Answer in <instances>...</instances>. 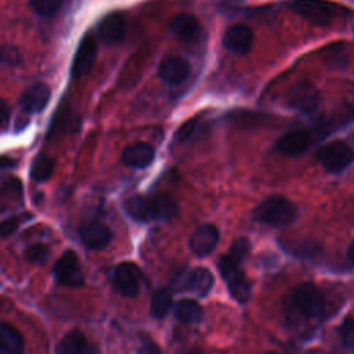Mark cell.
Returning <instances> with one entry per match:
<instances>
[{"mask_svg":"<svg viewBox=\"0 0 354 354\" xmlns=\"http://www.w3.org/2000/svg\"><path fill=\"white\" fill-rule=\"evenodd\" d=\"M218 242V230L213 224H203L198 227L189 238V249L194 254L207 256Z\"/></svg>","mask_w":354,"mask_h":354,"instance_id":"obj_14","label":"cell"},{"mask_svg":"<svg viewBox=\"0 0 354 354\" xmlns=\"http://www.w3.org/2000/svg\"><path fill=\"white\" fill-rule=\"evenodd\" d=\"M347 257H348V260L354 264V241L350 243V246H348V249H347Z\"/></svg>","mask_w":354,"mask_h":354,"instance_id":"obj_35","label":"cell"},{"mask_svg":"<svg viewBox=\"0 0 354 354\" xmlns=\"http://www.w3.org/2000/svg\"><path fill=\"white\" fill-rule=\"evenodd\" d=\"M317 159L326 171L340 173L353 163L354 149L343 141H332L318 149Z\"/></svg>","mask_w":354,"mask_h":354,"instance_id":"obj_4","label":"cell"},{"mask_svg":"<svg viewBox=\"0 0 354 354\" xmlns=\"http://www.w3.org/2000/svg\"><path fill=\"white\" fill-rule=\"evenodd\" d=\"M10 119V106L8 104L0 98V124H6Z\"/></svg>","mask_w":354,"mask_h":354,"instance_id":"obj_33","label":"cell"},{"mask_svg":"<svg viewBox=\"0 0 354 354\" xmlns=\"http://www.w3.org/2000/svg\"><path fill=\"white\" fill-rule=\"evenodd\" d=\"M214 283V277L210 270L205 267H195L189 271L183 272L176 279V286L178 290L192 292L198 296H206Z\"/></svg>","mask_w":354,"mask_h":354,"instance_id":"obj_8","label":"cell"},{"mask_svg":"<svg viewBox=\"0 0 354 354\" xmlns=\"http://www.w3.org/2000/svg\"><path fill=\"white\" fill-rule=\"evenodd\" d=\"M286 249L300 257H313L317 252V245L313 242H292Z\"/></svg>","mask_w":354,"mask_h":354,"instance_id":"obj_30","label":"cell"},{"mask_svg":"<svg viewBox=\"0 0 354 354\" xmlns=\"http://www.w3.org/2000/svg\"><path fill=\"white\" fill-rule=\"evenodd\" d=\"M286 306L293 315L313 319L324 314L326 297L315 283L304 282L292 289L286 299Z\"/></svg>","mask_w":354,"mask_h":354,"instance_id":"obj_2","label":"cell"},{"mask_svg":"<svg viewBox=\"0 0 354 354\" xmlns=\"http://www.w3.org/2000/svg\"><path fill=\"white\" fill-rule=\"evenodd\" d=\"M250 242L246 238H239L231 249L218 260V270L224 278L231 296L238 303H246L250 297L252 285L242 270V261L249 253Z\"/></svg>","mask_w":354,"mask_h":354,"instance_id":"obj_1","label":"cell"},{"mask_svg":"<svg viewBox=\"0 0 354 354\" xmlns=\"http://www.w3.org/2000/svg\"><path fill=\"white\" fill-rule=\"evenodd\" d=\"M147 221L152 220H170L178 213V205L166 194H159L151 198H145Z\"/></svg>","mask_w":354,"mask_h":354,"instance_id":"obj_16","label":"cell"},{"mask_svg":"<svg viewBox=\"0 0 354 354\" xmlns=\"http://www.w3.org/2000/svg\"><path fill=\"white\" fill-rule=\"evenodd\" d=\"M170 29L176 37L183 41H195L202 33L198 18L192 14H178L170 22Z\"/></svg>","mask_w":354,"mask_h":354,"instance_id":"obj_18","label":"cell"},{"mask_svg":"<svg viewBox=\"0 0 354 354\" xmlns=\"http://www.w3.org/2000/svg\"><path fill=\"white\" fill-rule=\"evenodd\" d=\"M113 288L124 297H136L140 292L138 270L131 263H120L112 274Z\"/></svg>","mask_w":354,"mask_h":354,"instance_id":"obj_9","label":"cell"},{"mask_svg":"<svg viewBox=\"0 0 354 354\" xmlns=\"http://www.w3.org/2000/svg\"><path fill=\"white\" fill-rule=\"evenodd\" d=\"M290 8L306 21L319 26L329 25L337 14L336 6L325 0H293Z\"/></svg>","mask_w":354,"mask_h":354,"instance_id":"obj_5","label":"cell"},{"mask_svg":"<svg viewBox=\"0 0 354 354\" xmlns=\"http://www.w3.org/2000/svg\"><path fill=\"white\" fill-rule=\"evenodd\" d=\"M97 30L102 41L108 44H116L122 41L126 35L124 17L120 12H111L100 21Z\"/></svg>","mask_w":354,"mask_h":354,"instance_id":"obj_17","label":"cell"},{"mask_svg":"<svg viewBox=\"0 0 354 354\" xmlns=\"http://www.w3.org/2000/svg\"><path fill=\"white\" fill-rule=\"evenodd\" d=\"M22 221H24L22 216H12V217H8V218L0 221V236L6 238V236L12 235L18 230V227L21 225Z\"/></svg>","mask_w":354,"mask_h":354,"instance_id":"obj_32","label":"cell"},{"mask_svg":"<svg viewBox=\"0 0 354 354\" xmlns=\"http://www.w3.org/2000/svg\"><path fill=\"white\" fill-rule=\"evenodd\" d=\"M158 72L163 82L169 84H180L191 75V65L183 57L169 55L160 61Z\"/></svg>","mask_w":354,"mask_h":354,"instance_id":"obj_11","label":"cell"},{"mask_svg":"<svg viewBox=\"0 0 354 354\" xmlns=\"http://www.w3.org/2000/svg\"><path fill=\"white\" fill-rule=\"evenodd\" d=\"M174 317L183 324H198L202 319V307L194 299H183L174 306Z\"/></svg>","mask_w":354,"mask_h":354,"instance_id":"obj_22","label":"cell"},{"mask_svg":"<svg viewBox=\"0 0 354 354\" xmlns=\"http://www.w3.org/2000/svg\"><path fill=\"white\" fill-rule=\"evenodd\" d=\"M173 306V295L169 289H158L151 299V315L156 319L165 318Z\"/></svg>","mask_w":354,"mask_h":354,"instance_id":"obj_24","label":"cell"},{"mask_svg":"<svg viewBox=\"0 0 354 354\" xmlns=\"http://www.w3.org/2000/svg\"><path fill=\"white\" fill-rule=\"evenodd\" d=\"M111 230L101 223H90L80 231V239L86 248L91 250H101L111 242Z\"/></svg>","mask_w":354,"mask_h":354,"instance_id":"obj_20","label":"cell"},{"mask_svg":"<svg viewBox=\"0 0 354 354\" xmlns=\"http://www.w3.org/2000/svg\"><path fill=\"white\" fill-rule=\"evenodd\" d=\"M199 120L198 119H191L188 122H185L184 124H181L177 131H176V140L178 142H184V141H188L191 138H194L198 131H199Z\"/></svg>","mask_w":354,"mask_h":354,"instance_id":"obj_28","label":"cell"},{"mask_svg":"<svg viewBox=\"0 0 354 354\" xmlns=\"http://www.w3.org/2000/svg\"><path fill=\"white\" fill-rule=\"evenodd\" d=\"M337 332L342 344L346 348L354 350V317H346L340 324Z\"/></svg>","mask_w":354,"mask_h":354,"instance_id":"obj_26","label":"cell"},{"mask_svg":"<svg viewBox=\"0 0 354 354\" xmlns=\"http://www.w3.org/2000/svg\"><path fill=\"white\" fill-rule=\"evenodd\" d=\"M51 98V90L44 83H36L26 88L19 100V105L25 113L33 115L41 112Z\"/></svg>","mask_w":354,"mask_h":354,"instance_id":"obj_15","label":"cell"},{"mask_svg":"<svg viewBox=\"0 0 354 354\" xmlns=\"http://www.w3.org/2000/svg\"><path fill=\"white\" fill-rule=\"evenodd\" d=\"M17 165V160L7 155H0V169H11Z\"/></svg>","mask_w":354,"mask_h":354,"instance_id":"obj_34","label":"cell"},{"mask_svg":"<svg viewBox=\"0 0 354 354\" xmlns=\"http://www.w3.org/2000/svg\"><path fill=\"white\" fill-rule=\"evenodd\" d=\"M54 166H55V163H54L53 158H50L48 155H44V153H39L32 163L30 176L35 181H39V183L46 181L53 176Z\"/></svg>","mask_w":354,"mask_h":354,"instance_id":"obj_25","label":"cell"},{"mask_svg":"<svg viewBox=\"0 0 354 354\" xmlns=\"http://www.w3.org/2000/svg\"><path fill=\"white\" fill-rule=\"evenodd\" d=\"M311 133L304 129H297L281 136L275 144L277 149L288 156H299L311 145Z\"/></svg>","mask_w":354,"mask_h":354,"instance_id":"obj_13","label":"cell"},{"mask_svg":"<svg viewBox=\"0 0 354 354\" xmlns=\"http://www.w3.org/2000/svg\"><path fill=\"white\" fill-rule=\"evenodd\" d=\"M297 217V207L293 202L282 195H271L257 205L252 218L270 227H285L292 224Z\"/></svg>","mask_w":354,"mask_h":354,"instance_id":"obj_3","label":"cell"},{"mask_svg":"<svg viewBox=\"0 0 354 354\" xmlns=\"http://www.w3.org/2000/svg\"><path fill=\"white\" fill-rule=\"evenodd\" d=\"M55 351L58 354H82L87 353V343L86 337L80 330H72L71 333L65 335L62 340L58 343Z\"/></svg>","mask_w":354,"mask_h":354,"instance_id":"obj_23","label":"cell"},{"mask_svg":"<svg viewBox=\"0 0 354 354\" xmlns=\"http://www.w3.org/2000/svg\"><path fill=\"white\" fill-rule=\"evenodd\" d=\"M155 151L148 142H134L126 147L122 152V160L124 165L134 169H144L152 163Z\"/></svg>","mask_w":354,"mask_h":354,"instance_id":"obj_19","label":"cell"},{"mask_svg":"<svg viewBox=\"0 0 354 354\" xmlns=\"http://www.w3.org/2000/svg\"><path fill=\"white\" fill-rule=\"evenodd\" d=\"M253 44V32L246 25H232L223 36V46L232 54L243 55L250 51Z\"/></svg>","mask_w":354,"mask_h":354,"instance_id":"obj_12","label":"cell"},{"mask_svg":"<svg viewBox=\"0 0 354 354\" xmlns=\"http://www.w3.org/2000/svg\"><path fill=\"white\" fill-rule=\"evenodd\" d=\"M21 62L19 51L12 46H1L0 47V64L15 66Z\"/></svg>","mask_w":354,"mask_h":354,"instance_id":"obj_31","label":"cell"},{"mask_svg":"<svg viewBox=\"0 0 354 354\" xmlns=\"http://www.w3.org/2000/svg\"><path fill=\"white\" fill-rule=\"evenodd\" d=\"M288 104L303 113H313L321 104V94L313 83L299 82L289 90Z\"/></svg>","mask_w":354,"mask_h":354,"instance_id":"obj_7","label":"cell"},{"mask_svg":"<svg viewBox=\"0 0 354 354\" xmlns=\"http://www.w3.org/2000/svg\"><path fill=\"white\" fill-rule=\"evenodd\" d=\"M29 4L39 15L48 17L61 8L62 0H29Z\"/></svg>","mask_w":354,"mask_h":354,"instance_id":"obj_27","label":"cell"},{"mask_svg":"<svg viewBox=\"0 0 354 354\" xmlns=\"http://www.w3.org/2000/svg\"><path fill=\"white\" fill-rule=\"evenodd\" d=\"M95 57H97V43L91 35H86L80 40L76 48L73 62H72V76L76 79L86 76L91 71L95 62Z\"/></svg>","mask_w":354,"mask_h":354,"instance_id":"obj_10","label":"cell"},{"mask_svg":"<svg viewBox=\"0 0 354 354\" xmlns=\"http://www.w3.org/2000/svg\"><path fill=\"white\" fill-rule=\"evenodd\" d=\"M25 254L30 261L37 263V264H43L48 259L50 249H48V246H46L43 243H35V245H32L26 249Z\"/></svg>","mask_w":354,"mask_h":354,"instance_id":"obj_29","label":"cell"},{"mask_svg":"<svg viewBox=\"0 0 354 354\" xmlns=\"http://www.w3.org/2000/svg\"><path fill=\"white\" fill-rule=\"evenodd\" d=\"M53 271L57 282L61 285L77 288L84 283L80 261L73 250L64 252V254L55 261Z\"/></svg>","mask_w":354,"mask_h":354,"instance_id":"obj_6","label":"cell"},{"mask_svg":"<svg viewBox=\"0 0 354 354\" xmlns=\"http://www.w3.org/2000/svg\"><path fill=\"white\" fill-rule=\"evenodd\" d=\"M0 347L3 351L15 354L22 353L25 348L22 335L8 322H0Z\"/></svg>","mask_w":354,"mask_h":354,"instance_id":"obj_21","label":"cell"}]
</instances>
